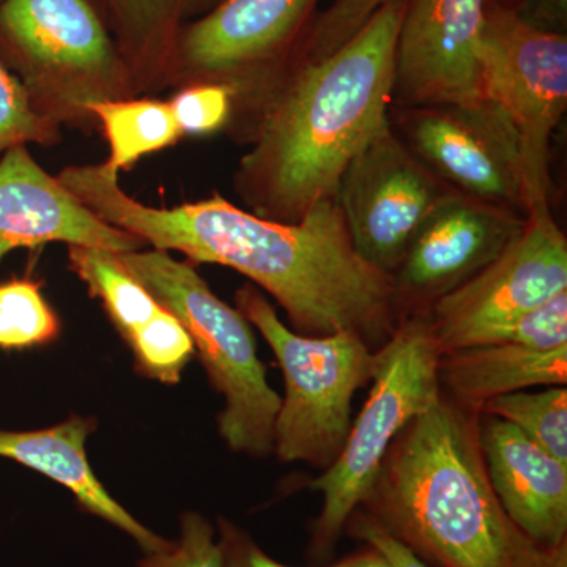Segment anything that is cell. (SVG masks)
<instances>
[{"label":"cell","mask_w":567,"mask_h":567,"mask_svg":"<svg viewBox=\"0 0 567 567\" xmlns=\"http://www.w3.org/2000/svg\"><path fill=\"white\" fill-rule=\"evenodd\" d=\"M55 177L102 221L153 249L246 276L275 298L297 333L354 331L380 347L401 322L393 276L354 249L336 196L320 200L300 223L284 224L219 193L174 208L148 207L123 192L118 174L104 163L69 166Z\"/></svg>","instance_id":"1"},{"label":"cell","mask_w":567,"mask_h":567,"mask_svg":"<svg viewBox=\"0 0 567 567\" xmlns=\"http://www.w3.org/2000/svg\"><path fill=\"white\" fill-rule=\"evenodd\" d=\"M409 0H390L322 61L292 62L234 111L249 151L234 189L260 218L297 224L391 125L395 50Z\"/></svg>","instance_id":"2"},{"label":"cell","mask_w":567,"mask_h":567,"mask_svg":"<svg viewBox=\"0 0 567 567\" xmlns=\"http://www.w3.org/2000/svg\"><path fill=\"white\" fill-rule=\"evenodd\" d=\"M365 505L442 567H567V544L537 546L503 509L480 445V413L440 395L391 446Z\"/></svg>","instance_id":"3"},{"label":"cell","mask_w":567,"mask_h":567,"mask_svg":"<svg viewBox=\"0 0 567 567\" xmlns=\"http://www.w3.org/2000/svg\"><path fill=\"white\" fill-rule=\"evenodd\" d=\"M117 259L188 331L194 354L226 401L218 429L227 446L254 457L275 453L281 395L268 383L251 323L219 300L192 264L158 249L117 254Z\"/></svg>","instance_id":"4"},{"label":"cell","mask_w":567,"mask_h":567,"mask_svg":"<svg viewBox=\"0 0 567 567\" xmlns=\"http://www.w3.org/2000/svg\"><path fill=\"white\" fill-rule=\"evenodd\" d=\"M0 39L33 110L58 126L93 125L92 104L137 96L89 0H0Z\"/></svg>","instance_id":"5"},{"label":"cell","mask_w":567,"mask_h":567,"mask_svg":"<svg viewBox=\"0 0 567 567\" xmlns=\"http://www.w3.org/2000/svg\"><path fill=\"white\" fill-rule=\"evenodd\" d=\"M442 352L427 311L402 317L375 352L372 390L341 454L309 487L323 496L312 554L327 557L357 507L374 491L391 446L406 425L442 395Z\"/></svg>","instance_id":"6"},{"label":"cell","mask_w":567,"mask_h":567,"mask_svg":"<svg viewBox=\"0 0 567 567\" xmlns=\"http://www.w3.org/2000/svg\"><path fill=\"white\" fill-rule=\"evenodd\" d=\"M241 316L274 350L286 393L275 424V453L282 462L333 465L352 427L353 395L371 382L375 352L354 331L295 333L254 284L235 293Z\"/></svg>","instance_id":"7"},{"label":"cell","mask_w":567,"mask_h":567,"mask_svg":"<svg viewBox=\"0 0 567 567\" xmlns=\"http://www.w3.org/2000/svg\"><path fill=\"white\" fill-rule=\"evenodd\" d=\"M480 71L483 99L505 112L520 137L528 212L550 207L548 151L567 107L566 33L540 31L511 3L487 0Z\"/></svg>","instance_id":"8"},{"label":"cell","mask_w":567,"mask_h":567,"mask_svg":"<svg viewBox=\"0 0 567 567\" xmlns=\"http://www.w3.org/2000/svg\"><path fill=\"white\" fill-rule=\"evenodd\" d=\"M319 0H221L178 35L173 87L223 84L235 107L249 102L290 61Z\"/></svg>","instance_id":"9"},{"label":"cell","mask_w":567,"mask_h":567,"mask_svg":"<svg viewBox=\"0 0 567 567\" xmlns=\"http://www.w3.org/2000/svg\"><path fill=\"white\" fill-rule=\"evenodd\" d=\"M567 290V240L550 207L483 270L429 308L442 354L486 344L494 331Z\"/></svg>","instance_id":"10"},{"label":"cell","mask_w":567,"mask_h":567,"mask_svg":"<svg viewBox=\"0 0 567 567\" xmlns=\"http://www.w3.org/2000/svg\"><path fill=\"white\" fill-rule=\"evenodd\" d=\"M402 141L456 192L528 215L520 137L486 99L393 110Z\"/></svg>","instance_id":"11"},{"label":"cell","mask_w":567,"mask_h":567,"mask_svg":"<svg viewBox=\"0 0 567 567\" xmlns=\"http://www.w3.org/2000/svg\"><path fill=\"white\" fill-rule=\"evenodd\" d=\"M453 192L390 125L354 156L336 199L358 254L394 276L429 213Z\"/></svg>","instance_id":"12"},{"label":"cell","mask_w":567,"mask_h":567,"mask_svg":"<svg viewBox=\"0 0 567 567\" xmlns=\"http://www.w3.org/2000/svg\"><path fill=\"white\" fill-rule=\"evenodd\" d=\"M527 216L453 192L420 227L394 289L399 311H429L498 256L524 230Z\"/></svg>","instance_id":"13"},{"label":"cell","mask_w":567,"mask_h":567,"mask_svg":"<svg viewBox=\"0 0 567 567\" xmlns=\"http://www.w3.org/2000/svg\"><path fill=\"white\" fill-rule=\"evenodd\" d=\"M486 3L406 2L395 50L393 110L483 99L480 39Z\"/></svg>","instance_id":"14"},{"label":"cell","mask_w":567,"mask_h":567,"mask_svg":"<svg viewBox=\"0 0 567 567\" xmlns=\"http://www.w3.org/2000/svg\"><path fill=\"white\" fill-rule=\"evenodd\" d=\"M52 241L114 254L147 246L93 215L25 145L10 148L0 158V260L14 249Z\"/></svg>","instance_id":"15"},{"label":"cell","mask_w":567,"mask_h":567,"mask_svg":"<svg viewBox=\"0 0 567 567\" xmlns=\"http://www.w3.org/2000/svg\"><path fill=\"white\" fill-rule=\"evenodd\" d=\"M69 259L71 270L102 301L141 374L164 385L181 382L194 357L192 338L181 320L122 267L117 254L70 246Z\"/></svg>","instance_id":"16"},{"label":"cell","mask_w":567,"mask_h":567,"mask_svg":"<svg viewBox=\"0 0 567 567\" xmlns=\"http://www.w3.org/2000/svg\"><path fill=\"white\" fill-rule=\"evenodd\" d=\"M480 445L492 487L514 525L537 546H566L567 465L499 417L480 421Z\"/></svg>","instance_id":"17"},{"label":"cell","mask_w":567,"mask_h":567,"mask_svg":"<svg viewBox=\"0 0 567 567\" xmlns=\"http://www.w3.org/2000/svg\"><path fill=\"white\" fill-rule=\"evenodd\" d=\"M92 432L91 417L81 416L40 431H0V457L35 470L69 488L82 509L133 537L144 554L164 550L169 540L137 522L112 498L93 473L85 451V442Z\"/></svg>","instance_id":"18"},{"label":"cell","mask_w":567,"mask_h":567,"mask_svg":"<svg viewBox=\"0 0 567 567\" xmlns=\"http://www.w3.org/2000/svg\"><path fill=\"white\" fill-rule=\"evenodd\" d=\"M439 379L451 401L480 413L481 406L498 395L565 386L567 346L548 352L516 344L466 347L442 354Z\"/></svg>","instance_id":"19"},{"label":"cell","mask_w":567,"mask_h":567,"mask_svg":"<svg viewBox=\"0 0 567 567\" xmlns=\"http://www.w3.org/2000/svg\"><path fill=\"white\" fill-rule=\"evenodd\" d=\"M137 96L173 87L177 20L189 0H107Z\"/></svg>","instance_id":"20"},{"label":"cell","mask_w":567,"mask_h":567,"mask_svg":"<svg viewBox=\"0 0 567 567\" xmlns=\"http://www.w3.org/2000/svg\"><path fill=\"white\" fill-rule=\"evenodd\" d=\"M89 112L110 142V158L104 166L115 174L128 169L142 156L171 147L185 137L169 102L136 96L95 103Z\"/></svg>","instance_id":"21"},{"label":"cell","mask_w":567,"mask_h":567,"mask_svg":"<svg viewBox=\"0 0 567 567\" xmlns=\"http://www.w3.org/2000/svg\"><path fill=\"white\" fill-rule=\"evenodd\" d=\"M480 415L499 417L517 427L540 447L567 465V390L516 391L498 395L481 406Z\"/></svg>","instance_id":"22"},{"label":"cell","mask_w":567,"mask_h":567,"mask_svg":"<svg viewBox=\"0 0 567 567\" xmlns=\"http://www.w3.org/2000/svg\"><path fill=\"white\" fill-rule=\"evenodd\" d=\"M61 333V322L33 279L0 284V349L24 350L50 344Z\"/></svg>","instance_id":"23"},{"label":"cell","mask_w":567,"mask_h":567,"mask_svg":"<svg viewBox=\"0 0 567 567\" xmlns=\"http://www.w3.org/2000/svg\"><path fill=\"white\" fill-rule=\"evenodd\" d=\"M390 0H333L317 14L292 62H317L338 51Z\"/></svg>","instance_id":"24"},{"label":"cell","mask_w":567,"mask_h":567,"mask_svg":"<svg viewBox=\"0 0 567 567\" xmlns=\"http://www.w3.org/2000/svg\"><path fill=\"white\" fill-rule=\"evenodd\" d=\"M61 136V126L33 110L21 82L0 61V156L21 145L50 147L58 144Z\"/></svg>","instance_id":"25"},{"label":"cell","mask_w":567,"mask_h":567,"mask_svg":"<svg viewBox=\"0 0 567 567\" xmlns=\"http://www.w3.org/2000/svg\"><path fill=\"white\" fill-rule=\"evenodd\" d=\"M486 344H516L540 352L566 347L567 290L503 324Z\"/></svg>","instance_id":"26"},{"label":"cell","mask_w":567,"mask_h":567,"mask_svg":"<svg viewBox=\"0 0 567 567\" xmlns=\"http://www.w3.org/2000/svg\"><path fill=\"white\" fill-rule=\"evenodd\" d=\"M169 104L183 136H205L229 126L235 93L223 84L186 85Z\"/></svg>","instance_id":"27"},{"label":"cell","mask_w":567,"mask_h":567,"mask_svg":"<svg viewBox=\"0 0 567 567\" xmlns=\"http://www.w3.org/2000/svg\"><path fill=\"white\" fill-rule=\"evenodd\" d=\"M140 567H223V551L210 522L196 513L183 514L181 537L162 551L145 554Z\"/></svg>","instance_id":"28"},{"label":"cell","mask_w":567,"mask_h":567,"mask_svg":"<svg viewBox=\"0 0 567 567\" xmlns=\"http://www.w3.org/2000/svg\"><path fill=\"white\" fill-rule=\"evenodd\" d=\"M350 533L358 539H363L369 547L375 548L394 567H427L420 555H416L406 544L402 543L372 516L352 514L347 525Z\"/></svg>","instance_id":"29"},{"label":"cell","mask_w":567,"mask_h":567,"mask_svg":"<svg viewBox=\"0 0 567 567\" xmlns=\"http://www.w3.org/2000/svg\"><path fill=\"white\" fill-rule=\"evenodd\" d=\"M219 533L223 567H290L268 557L244 529L235 527L230 522L219 520ZM328 567H339V563Z\"/></svg>","instance_id":"30"},{"label":"cell","mask_w":567,"mask_h":567,"mask_svg":"<svg viewBox=\"0 0 567 567\" xmlns=\"http://www.w3.org/2000/svg\"><path fill=\"white\" fill-rule=\"evenodd\" d=\"M518 17L540 31L565 33L566 0H527L513 7Z\"/></svg>","instance_id":"31"},{"label":"cell","mask_w":567,"mask_h":567,"mask_svg":"<svg viewBox=\"0 0 567 567\" xmlns=\"http://www.w3.org/2000/svg\"><path fill=\"white\" fill-rule=\"evenodd\" d=\"M339 567H394L375 548L369 547L363 554L354 555L339 563Z\"/></svg>","instance_id":"32"},{"label":"cell","mask_w":567,"mask_h":567,"mask_svg":"<svg viewBox=\"0 0 567 567\" xmlns=\"http://www.w3.org/2000/svg\"><path fill=\"white\" fill-rule=\"evenodd\" d=\"M219 2H221V0H189L188 7L196 3L199 9H208V7L213 9V7L218 6Z\"/></svg>","instance_id":"33"},{"label":"cell","mask_w":567,"mask_h":567,"mask_svg":"<svg viewBox=\"0 0 567 567\" xmlns=\"http://www.w3.org/2000/svg\"><path fill=\"white\" fill-rule=\"evenodd\" d=\"M495 2L509 3V2H511V0H495Z\"/></svg>","instance_id":"34"}]
</instances>
